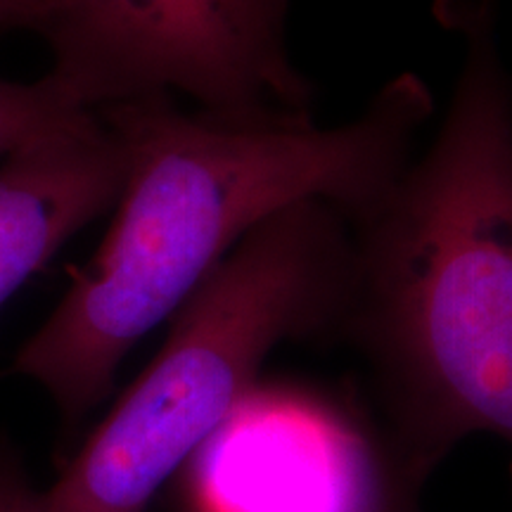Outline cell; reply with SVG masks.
I'll list each match as a JSON object with an SVG mask.
<instances>
[{"label": "cell", "instance_id": "3", "mask_svg": "<svg viewBox=\"0 0 512 512\" xmlns=\"http://www.w3.org/2000/svg\"><path fill=\"white\" fill-rule=\"evenodd\" d=\"M351 226L328 202L261 223L181 306L169 337L31 512H145L256 387L280 344L337 335Z\"/></svg>", "mask_w": 512, "mask_h": 512}, {"label": "cell", "instance_id": "8", "mask_svg": "<svg viewBox=\"0 0 512 512\" xmlns=\"http://www.w3.org/2000/svg\"><path fill=\"white\" fill-rule=\"evenodd\" d=\"M36 491L31 489L17 453L0 444V512H31Z\"/></svg>", "mask_w": 512, "mask_h": 512}, {"label": "cell", "instance_id": "7", "mask_svg": "<svg viewBox=\"0 0 512 512\" xmlns=\"http://www.w3.org/2000/svg\"><path fill=\"white\" fill-rule=\"evenodd\" d=\"M91 110L50 74L31 83L0 79V162Z\"/></svg>", "mask_w": 512, "mask_h": 512}, {"label": "cell", "instance_id": "1", "mask_svg": "<svg viewBox=\"0 0 512 512\" xmlns=\"http://www.w3.org/2000/svg\"><path fill=\"white\" fill-rule=\"evenodd\" d=\"M98 112L126 155L117 214L15 358L67 425L110 394L131 349L174 318L261 223L313 200L349 223L375 207L413 159L434 95L418 74L401 72L339 126L228 121L181 110L171 95Z\"/></svg>", "mask_w": 512, "mask_h": 512}, {"label": "cell", "instance_id": "2", "mask_svg": "<svg viewBox=\"0 0 512 512\" xmlns=\"http://www.w3.org/2000/svg\"><path fill=\"white\" fill-rule=\"evenodd\" d=\"M463 43L425 150L351 221L337 335L366 361L408 491L470 437L512 446V79L484 0H446Z\"/></svg>", "mask_w": 512, "mask_h": 512}, {"label": "cell", "instance_id": "9", "mask_svg": "<svg viewBox=\"0 0 512 512\" xmlns=\"http://www.w3.org/2000/svg\"><path fill=\"white\" fill-rule=\"evenodd\" d=\"M38 22V0H0V31L29 29Z\"/></svg>", "mask_w": 512, "mask_h": 512}, {"label": "cell", "instance_id": "4", "mask_svg": "<svg viewBox=\"0 0 512 512\" xmlns=\"http://www.w3.org/2000/svg\"><path fill=\"white\" fill-rule=\"evenodd\" d=\"M290 0H38L50 76L86 107L183 95L228 121H309Z\"/></svg>", "mask_w": 512, "mask_h": 512}, {"label": "cell", "instance_id": "6", "mask_svg": "<svg viewBox=\"0 0 512 512\" xmlns=\"http://www.w3.org/2000/svg\"><path fill=\"white\" fill-rule=\"evenodd\" d=\"M124 145L98 110L0 162V309L119 200Z\"/></svg>", "mask_w": 512, "mask_h": 512}, {"label": "cell", "instance_id": "5", "mask_svg": "<svg viewBox=\"0 0 512 512\" xmlns=\"http://www.w3.org/2000/svg\"><path fill=\"white\" fill-rule=\"evenodd\" d=\"M185 467L195 512H415V494L349 418L252 389Z\"/></svg>", "mask_w": 512, "mask_h": 512}]
</instances>
